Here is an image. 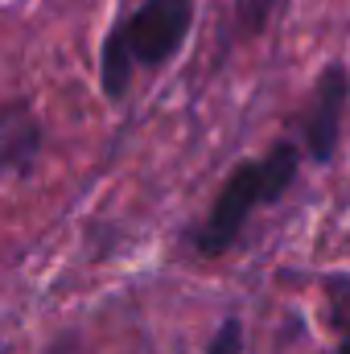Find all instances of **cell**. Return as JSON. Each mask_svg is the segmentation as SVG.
<instances>
[{"mask_svg":"<svg viewBox=\"0 0 350 354\" xmlns=\"http://www.w3.org/2000/svg\"><path fill=\"white\" fill-rule=\"evenodd\" d=\"M301 157H305L301 140H297V145H293V140H280V145H272L264 157L239 161V165L227 174L219 198L210 202V214L190 231V248H194L202 260L227 256V252L239 243L248 218H252L260 206L280 202V198L297 185Z\"/></svg>","mask_w":350,"mask_h":354,"instance_id":"6da1fadb","label":"cell"},{"mask_svg":"<svg viewBox=\"0 0 350 354\" xmlns=\"http://www.w3.org/2000/svg\"><path fill=\"white\" fill-rule=\"evenodd\" d=\"M350 99V75L342 62H326L313 91L301 99L293 124H297V140L305 149V157L313 165H330L338 157V140H342V115H347Z\"/></svg>","mask_w":350,"mask_h":354,"instance_id":"7a4b0ae2","label":"cell"},{"mask_svg":"<svg viewBox=\"0 0 350 354\" xmlns=\"http://www.w3.org/2000/svg\"><path fill=\"white\" fill-rule=\"evenodd\" d=\"M190 25H194V0H140L132 17L116 25V33L132 50L136 66L153 71L177 58V50L190 37Z\"/></svg>","mask_w":350,"mask_h":354,"instance_id":"3957f363","label":"cell"},{"mask_svg":"<svg viewBox=\"0 0 350 354\" xmlns=\"http://www.w3.org/2000/svg\"><path fill=\"white\" fill-rule=\"evenodd\" d=\"M42 145H46V128H42L37 111L25 99H8L0 107V165H4V174H33V165L42 161Z\"/></svg>","mask_w":350,"mask_h":354,"instance_id":"277c9868","label":"cell"},{"mask_svg":"<svg viewBox=\"0 0 350 354\" xmlns=\"http://www.w3.org/2000/svg\"><path fill=\"white\" fill-rule=\"evenodd\" d=\"M132 71H136V58L132 50L124 46V37L116 29H107L103 46H99V87L111 103H120L128 91H132Z\"/></svg>","mask_w":350,"mask_h":354,"instance_id":"5b68a950","label":"cell"},{"mask_svg":"<svg viewBox=\"0 0 350 354\" xmlns=\"http://www.w3.org/2000/svg\"><path fill=\"white\" fill-rule=\"evenodd\" d=\"M272 8H276V0H231V29H235V41L264 37V29H268V21H272Z\"/></svg>","mask_w":350,"mask_h":354,"instance_id":"8992f818","label":"cell"},{"mask_svg":"<svg viewBox=\"0 0 350 354\" xmlns=\"http://www.w3.org/2000/svg\"><path fill=\"white\" fill-rule=\"evenodd\" d=\"M202 354H243V322H239L235 313L223 317L219 330H214V338L206 342V351Z\"/></svg>","mask_w":350,"mask_h":354,"instance_id":"52a82bcc","label":"cell"},{"mask_svg":"<svg viewBox=\"0 0 350 354\" xmlns=\"http://www.w3.org/2000/svg\"><path fill=\"white\" fill-rule=\"evenodd\" d=\"M42 354H87V346H83V334L79 330H62Z\"/></svg>","mask_w":350,"mask_h":354,"instance_id":"ba28073f","label":"cell"},{"mask_svg":"<svg viewBox=\"0 0 350 354\" xmlns=\"http://www.w3.org/2000/svg\"><path fill=\"white\" fill-rule=\"evenodd\" d=\"M338 354H350V326L342 330V342H338Z\"/></svg>","mask_w":350,"mask_h":354,"instance_id":"9c48e42d","label":"cell"}]
</instances>
